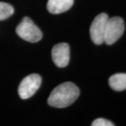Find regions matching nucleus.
I'll return each mask as SVG.
<instances>
[{
	"mask_svg": "<svg viewBox=\"0 0 126 126\" xmlns=\"http://www.w3.org/2000/svg\"><path fill=\"white\" fill-rule=\"evenodd\" d=\"M79 94L80 90L74 83L65 82L60 84L51 92L48 103L55 108H64L74 103Z\"/></svg>",
	"mask_w": 126,
	"mask_h": 126,
	"instance_id": "f257e3e1",
	"label": "nucleus"
},
{
	"mask_svg": "<svg viewBox=\"0 0 126 126\" xmlns=\"http://www.w3.org/2000/svg\"><path fill=\"white\" fill-rule=\"evenodd\" d=\"M125 30L124 21L121 17H113L109 18L107 24L104 42L107 45L114 44L123 35Z\"/></svg>",
	"mask_w": 126,
	"mask_h": 126,
	"instance_id": "7ed1b4c3",
	"label": "nucleus"
},
{
	"mask_svg": "<svg viewBox=\"0 0 126 126\" xmlns=\"http://www.w3.org/2000/svg\"><path fill=\"white\" fill-rule=\"evenodd\" d=\"M14 13L13 6L5 2H0V20H4Z\"/></svg>",
	"mask_w": 126,
	"mask_h": 126,
	"instance_id": "1a4fd4ad",
	"label": "nucleus"
},
{
	"mask_svg": "<svg viewBox=\"0 0 126 126\" xmlns=\"http://www.w3.org/2000/svg\"><path fill=\"white\" fill-rule=\"evenodd\" d=\"M109 84L113 90L122 91L126 89V74L118 73L109 79Z\"/></svg>",
	"mask_w": 126,
	"mask_h": 126,
	"instance_id": "6e6552de",
	"label": "nucleus"
},
{
	"mask_svg": "<svg viewBox=\"0 0 126 126\" xmlns=\"http://www.w3.org/2000/svg\"><path fill=\"white\" fill-rule=\"evenodd\" d=\"M16 33L24 40L36 43L42 39V32L31 19L25 17L16 28Z\"/></svg>",
	"mask_w": 126,
	"mask_h": 126,
	"instance_id": "f03ea898",
	"label": "nucleus"
},
{
	"mask_svg": "<svg viewBox=\"0 0 126 126\" xmlns=\"http://www.w3.org/2000/svg\"><path fill=\"white\" fill-rule=\"evenodd\" d=\"M92 126H114L115 125L105 118H97L95 119L91 124Z\"/></svg>",
	"mask_w": 126,
	"mask_h": 126,
	"instance_id": "9d476101",
	"label": "nucleus"
},
{
	"mask_svg": "<svg viewBox=\"0 0 126 126\" xmlns=\"http://www.w3.org/2000/svg\"><path fill=\"white\" fill-rule=\"evenodd\" d=\"M74 4V0H48L47 9L50 14H62L68 11Z\"/></svg>",
	"mask_w": 126,
	"mask_h": 126,
	"instance_id": "0eeeda50",
	"label": "nucleus"
},
{
	"mask_svg": "<svg viewBox=\"0 0 126 126\" xmlns=\"http://www.w3.org/2000/svg\"><path fill=\"white\" fill-rule=\"evenodd\" d=\"M109 18L107 14L102 13L94 18L90 25V38L93 43L97 45H100L104 42L105 32Z\"/></svg>",
	"mask_w": 126,
	"mask_h": 126,
	"instance_id": "20e7f679",
	"label": "nucleus"
},
{
	"mask_svg": "<svg viewBox=\"0 0 126 126\" xmlns=\"http://www.w3.org/2000/svg\"><path fill=\"white\" fill-rule=\"evenodd\" d=\"M53 63L58 67H64L69 62V46L66 43L55 45L51 51Z\"/></svg>",
	"mask_w": 126,
	"mask_h": 126,
	"instance_id": "423d86ee",
	"label": "nucleus"
},
{
	"mask_svg": "<svg viewBox=\"0 0 126 126\" xmlns=\"http://www.w3.org/2000/svg\"><path fill=\"white\" fill-rule=\"evenodd\" d=\"M41 83V78L37 74H32L21 81L18 87V94L23 99H27L31 97L39 88Z\"/></svg>",
	"mask_w": 126,
	"mask_h": 126,
	"instance_id": "39448f33",
	"label": "nucleus"
}]
</instances>
